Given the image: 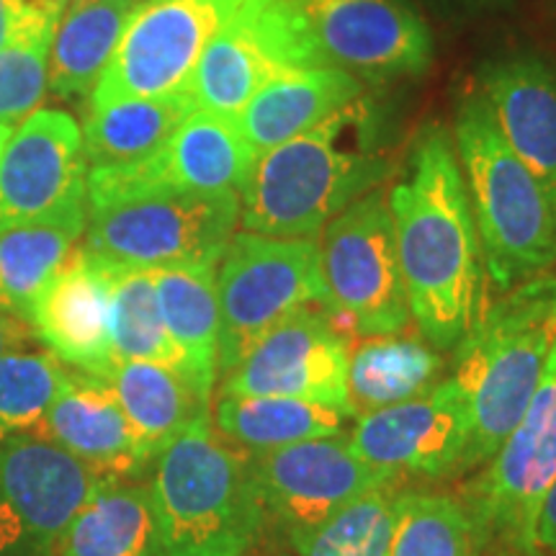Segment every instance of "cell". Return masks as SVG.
Segmentation results:
<instances>
[{
  "mask_svg": "<svg viewBox=\"0 0 556 556\" xmlns=\"http://www.w3.org/2000/svg\"><path fill=\"white\" fill-rule=\"evenodd\" d=\"M387 201L413 325L441 353L454 351L486 309L490 287L448 127L420 129Z\"/></svg>",
  "mask_w": 556,
  "mask_h": 556,
  "instance_id": "1",
  "label": "cell"
},
{
  "mask_svg": "<svg viewBox=\"0 0 556 556\" xmlns=\"http://www.w3.org/2000/svg\"><path fill=\"white\" fill-rule=\"evenodd\" d=\"M389 173L384 119L364 96L253 160L240 189V227L315 238L353 201L381 189Z\"/></svg>",
  "mask_w": 556,
  "mask_h": 556,
  "instance_id": "2",
  "label": "cell"
},
{
  "mask_svg": "<svg viewBox=\"0 0 556 556\" xmlns=\"http://www.w3.org/2000/svg\"><path fill=\"white\" fill-rule=\"evenodd\" d=\"M165 556H245L266 528L253 454L199 417L152 462L150 482Z\"/></svg>",
  "mask_w": 556,
  "mask_h": 556,
  "instance_id": "3",
  "label": "cell"
},
{
  "mask_svg": "<svg viewBox=\"0 0 556 556\" xmlns=\"http://www.w3.org/2000/svg\"><path fill=\"white\" fill-rule=\"evenodd\" d=\"M556 340V270L507 289L454 348V374L471 402L462 471L484 467L518 426Z\"/></svg>",
  "mask_w": 556,
  "mask_h": 556,
  "instance_id": "4",
  "label": "cell"
},
{
  "mask_svg": "<svg viewBox=\"0 0 556 556\" xmlns=\"http://www.w3.org/2000/svg\"><path fill=\"white\" fill-rule=\"evenodd\" d=\"M454 148L482 242L486 287L505 294L556 266V222L533 173L507 148L479 90L456 106Z\"/></svg>",
  "mask_w": 556,
  "mask_h": 556,
  "instance_id": "5",
  "label": "cell"
},
{
  "mask_svg": "<svg viewBox=\"0 0 556 556\" xmlns=\"http://www.w3.org/2000/svg\"><path fill=\"white\" fill-rule=\"evenodd\" d=\"M219 377L296 312L328 307L319 240L235 232L217 266Z\"/></svg>",
  "mask_w": 556,
  "mask_h": 556,
  "instance_id": "6",
  "label": "cell"
},
{
  "mask_svg": "<svg viewBox=\"0 0 556 556\" xmlns=\"http://www.w3.org/2000/svg\"><path fill=\"white\" fill-rule=\"evenodd\" d=\"M238 225L240 191L173 193L88 208L83 245L127 268H217Z\"/></svg>",
  "mask_w": 556,
  "mask_h": 556,
  "instance_id": "7",
  "label": "cell"
},
{
  "mask_svg": "<svg viewBox=\"0 0 556 556\" xmlns=\"http://www.w3.org/2000/svg\"><path fill=\"white\" fill-rule=\"evenodd\" d=\"M319 240L328 309L358 336H394L413 325L402 278L397 229L384 189L353 201Z\"/></svg>",
  "mask_w": 556,
  "mask_h": 556,
  "instance_id": "8",
  "label": "cell"
},
{
  "mask_svg": "<svg viewBox=\"0 0 556 556\" xmlns=\"http://www.w3.org/2000/svg\"><path fill=\"white\" fill-rule=\"evenodd\" d=\"M323 65L304 0H242L206 45L189 93L197 109L235 119L266 83Z\"/></svg>",
  "mask_w": 556,
  "mask_h": 556,
  "instance_id": "9",
  "label": "cell"
},
{
  "mask_svg": "<svg viewBox=\"0 0 556 556\" xmlns=\"http://www.w3.org/2000/svg\"><path fill=\"white\" fill-rule=\"evenodd\" d=\"M554 477L556 340L523 417L462 500L475 520L479 548L497 541L518 556H536V520Z\"/></svg>",
  "mask_w": 556,
  "mask_h": 556,
  "instance_id": "10",
  "label": "cell"
},
{
  "mask_svg": "<svg viewBox=\"0 0 556 556\" xmlns=\"http://www.w3.org/2000/svg\"><path fill=\"white\" fill-rule=\"evenodd\" d=\"M242 0H142L88 109L122 99L165 96L189 86L201 54Z\"/></svg>",
  "mask_w": 556,
  "mask_h": 556,
  "instance_id": "11",
  "label": "cell"
},
{
  "mask_svg": "<svg viewBox=\"0 0 556 556\" xmlns=\"http://www.w3.org/2000/svg\"><path fill=\"white\" fill-rule=\"evenodd\" d=\"M255 152L227 116L197 109L163 148L148 157L88 168V208L173 193L240 191Z\"/></svg>",
  "mask_w": 556,
  "mask_h": 556,
  "instance_id": "12",
  "label": "cell"
},
{
  "mask_svg": "<svg viewBox=\"0 0 556 556\" xmlns=\"http://www.w3.org/2000/svg\"><path fill=\"white\" fill-rule=\"evenodd\" d=\"M351 340L328 307L315 304L268 332L232 371L222 377L219 394L238 397H291L336 407L348 405Z\"/></svg>",
  "mask_w": 556,
  "mask_h": 556,
  "instance_id": "13",
  "label": "cell"
},
{
  "mask_svg": "<svg viewBox=\"0 0 556 556\" xmlns=\"http://www.w3.org/2000/svg\"><path fill=\"white\" fill-rule=\"evenodd\" d=\"M103 482L47 435L0 441V552L50 554Z\"/></svg>",
  "mask_w": 556,
  "mask_h": 556,
  "instance_id": "14",
  "label": "cell"
},
{
  "mask_svg": "<svg viewBox=\"0 0 556 556\" xmlns=\"http://www.w3.org/2000/svg\"><path fill=\"white\" fill-rule=\"evenodd\" d=\"M471 428L467 389L456 377H446L422 397L356 417L348 438L364 462L402 482L458 475Z\"/></svg>",
  "mask_w": 556,
  "mask_h": 556,
  "instance_id": "15",
  "label": "cell"
},
{
  "mask_svg": "<svg viewBox=\"0 0 556 556\" xmlns=\"http://www.w3.org/2000/svg\"><path fill=\"white\" fill-rule=\"evenodd\" d=\"M304 9L325 62L364 83L413 78L433 62L426 21L402 0H304Z\"/></svg>",
  "mask_w": 556,
  "mask_h": 556,
  "instance_id": "16",
  "label": "cell"
},
{
  "mask_svg": "<svg viewBox=\"0 0 556 556\" xmlns=\"http://www.w3.org/2000/svg\"><path fill=\"white\" fill-rule=\"evenodd\" d=\"M253 469L266 513L283 533L319 523L374 486L400 482L364 462L348 433L255 454Z\"/></svg>",
  "mask_w": 556,
  "mask_h": 556,
  "instance_id": "17",
  "label": "cell"
},
{
  "mask_svg": "<svg viewBox=\"0 0 556 556\" xmlns=\"http://www.w3.org/2000/svg\"><path fill=\"white\" fill-rule=\"evenodd\" d=\"M83 129L60 109H37L0 155V232L86 197Z\"/></svg>",
  "mask_w": 556,
  "mask_h": 556,
  "instance_id": "18",
  "label": "cell"
},
{
  "mask_svg": "<svg viewBox=\"0 0 556 556\" xmlns=\"http://www.w3.org/2000/svg\"><path fill=\"white\" fill-rule=\"evenodd\" d=\"M114 276V261L78 245L41 291L29 319L31 332L54 358L99 379L116 364L111 353Z\"/></svg>",
  "mask_w": 556,
  "mask_h": 556,
  "instance_id": "19",
  "label": "cell"
},
{
  "mask_svg": "<svg viewBox=\"0 0 556 556\" xmlns=\"http://www.w3.org/2000/svg\"><path fill=\"white\" fill-rule=\"evenodd\" d=\"M477 90L507 148L541 184L556 222V70L536 54H510L479 67Z\"/></svg>",
  "mask_w": 556,
  "mask_h": 556,
  "instance_id": "20",
  "label": "cell"
},
{
  "mask_svg": "<svg viewBox=\"0 0 556 556\" xmlns=\"http://www.w3.org/2000/svg\"><path fill=\"white\" fill-rule=\"evenodd\" d=\"M41 435L106 479L137 477L152 464L106 381L75 368L67 371Z\"/></svg>",
  "mask_w": 556,
  "mask_h": 556,
  "instance_id": "21",
  "label": "cell"
},
{
  "mask_svg": "<svg viewBox=\"0 0 556 556\" xmlns=\"http://www.w3.org/2000/svg\"><path fill=\"white\" fill-rule=\"evenodd\" d=\"M364 96L366 83L348 70L330 65L294 70L266 83L232 122L258 157Z\"/></svg>",
  "mask_w": 556,
  "mask_h": 556,
  "instance_id": "22",
  "label": "cell"
},
{
  "mask_svg": "<svg viewBox=\"0 0 556 556\" xmlns=\"http://www.w3.org/2000/svg\"><path fill=\"white\" fill-rule=\"evenodd\" d=\"M88 225L86 197L47 217L0 232V309L29 325L41 291L67 255L78 248Z\"/></svg>",
  "mask_w": 556,
  "mask_h": 556,
  "instance_id": "23",
  "label": "cell"
},
{
  "mask_svg": "<svg viewBox=\"0 0 556 556\" xmlns=\"http://www.w3.org/2000/svg\"><path fill=\"white\" fill-rule=\"evenodd\" d=\"M103 381L122 405L150 462L199 417L212 415V397L170 366L122 361L111 366Z\"/></svg>",
  "mask_w": 556,
  "mask_h": 556,
  "instance_id": "24",
  "label": "cell"
},
{
  "mask_svg": "<svg viewBox=\"0 0 556 556\" xmlns=\"http://www.w3.org/2000/svg\"><path fill=\"white\" fill-rule=\"evenodd\" d=\"M446 361L417 332L364 338L348 361L351 417L422 397L443 381Z\"/></svg>",
  "mask_w": 556,
  "mask_h": 556,
  "instance_id": "25",
  "label": "cell"
},
{
  "mask_svg": "<svg viewBox=\"0 0 556 556\" xmlns=\"http://www.w3.org/2000/svg\"><path fill=\"white\" fill-rule=\"evenodd\" d=\"M47 556H165L150 484L106 479Z\"/></svg>",
  "mask_w": 556,
  "mask_h": 556,
  "instance_id": "26",
  "label": "cell"
},
{
  "mask_svg": "<svg viewBox=\"0 0 556 556\" xmlns=\"http://www.w3.org/2000/svg\"><path fill=\"white\" fill-rule=\"evenodd\" d=\"M142 0H67L50 50L47 90L58 99H90Z\"/></svg>",
  "mask_w": 556,
  "mask_h": 556,
  "instance_id": "27",
  "label": "cell"
},
{
  "mask_svg": "<svg viewBox=\"0 0 556 556\" xmlns=\"http://www.w3.org/2000/svg\"><path fill=\"white\" fill-rule=\"evenodd\" d=\"M197 111L189 86L165 96L111 101L88 109L83 124V155L88 168H106L148 157L163 148L180 124Z\"/></svg>",
  "mask_w": 556,
  "mask_h": 556,
  "instance_id": "28",
  "label": "cell"
},
{
  "mask_svg": "<svg viewBox=\"0 0 556 556\" xmlns=\"http://www.w3.org/2000/svg\"><path fill=\"white\" fill-rule=\"evenodd\" d=\"M152 281L165 330L184 356L186 371L212 397L219 377L217 268H163L152 270Z\"/></svg>",
  "mask_w": 556,
  "mask_h": 556,
  "instance_id": "29",
  "label": "cell"
},
{
  "mask_svg": "<svg viewBox=\"0 0 556 556\" xmlns=\"http://www.w3.org/2000/svg\"><path fill=\"white\" fill-rule=\"evenodd\" d=\"M348 413L291 397H238L227 394L214 405V428L248 454L294 446L302 441L343 433Z\"/></svg>",
  "mask_w": 556,
  "mask_h": 556,
  "instance_id": "30",
  "label": "cell"
},
{
  "mask_svg": "<svg viewBox=\"0 0 556 556\" xmlns=\"http://www.w3.org/2000/svg\"><path fill=\"white\" fill-rule=\"evenodd\" d=\"M402 490V482L374 486L319 523L287 531L291 548L296 556H387Z\"/></svg>",
  "mask_w": 556,
  "mask_h": 556,
  "instance_id": "31",
  "label": "cell"
},
{
  "mask_svg": "<svg viewBox=\"0 0 556 556\" xmlns=\"http://www.w3.org/2000/svg\"><path fill=\"white\" fill-rule=\"evenodd\" d=\"M111 353L116 364L148 361V364L170 366L189 377L186 361L160 315L152 270L116 263L114 294H111Z\"/></svg>",
  "mask_w": 556,
  "mask_h": 556,
  "instance_id": "32",
  "label": "cell"
},
{
  "mask_svg": "<svg viewBox=\"0 0 556 556\" xmlns=\"http://www.w3.org/2000/svg\"><path fill=\"white\" fill-rule=\"evenodd\" d=\"M477 531L467 505L448 495L402 490L387 556H477Z\"/></svg>",
  "mask_w": 556,
  "mask_h": 556,
  "instance_id": "33",
  "label": "cell"
},
{
  "mask_svg": "<svg viewBox=\"0 0 556 556\" xmlns=\"http://www.w3.org/2000/svg\"><path fill=\"white\" fill-rule=\"evenodd\" d=\"M65 377V364L50 351H11L0 356V441L41 435Z\"/></svg>",
  "mask_w": 556,
  "mask_h": 556,
  "instance_id": "34",
  "label": "cell"
},
{
  "mask_svg": "<svg viewBox=\"0 0 556 556\" xmlns=\"http://www.w3.org/2000/svg\"><path fill=\"white\" fill-rule=\"evenodd\" d=\"M58 26L26 34L0 50V124H24L47 96L50 50Z\"/></svg>",
  "mask_w": 556,
  "mask_h": 556,
  "instance_id": "35",
  "label": "cell"
},
{
  "mask_svg": "<svg viewBox=\"0 0 556 556\" xmlns=\"http://www.w3.org/2000/svg\"><path fill=\"white\" fill-rule=\"evenodd\" d=\"M65 11L52 0H0V50L26 34L50 29Z\"/></svg>",
  "mask_w": 556,
  "mask_h": 556,
  "instance_id": "36",
  "label": "cell"
},
{
  "mask_svg": "<svg viewBox=\"0 0 556 556\" xmlns=\"http://www.w3.org/2000/svg\"><path fill=\"white\" fill-rule=\"evenodd\" d=\"M536 556H556V477L539 510Z\"/></svg>",
  "mask_w": 556,
  "mask_h": 556,
  "instance_id": "37",
  "label": "cell"
},
{
  "mask_svg": "<svg viewBox=\"0 0 556 556\" xmlns=\"http://www.w3.org/2000/svg\"><path fill=\"white\" fill-rule=\"evenodd\" d=\"M31 340V328L24 319L9 315L0 309V356L11 351H26V343Z\"/></svg>",
  "mask_w": 556,
  "mask_h": 556,
  "instance_id": "38",
  "label": "cell"
},
{
  "mask_svg": "<svg viewBox=\"0 0 556 556\" xmlns=\"http://www.w3.org/2000/svg\"><path fill=\"white\" fill-rule=\"evenodd\" d=\"M11 135H13V129H11V127H5V124H0V155H3L5 142H9Z\"/></svg>",
  "mask_w": 556,
  "mask_h": 556,
  "instance_id": "39",
  "label": "cell"
},
{
  "mask_svg": "<svg viewBox=\"0 0 556 556\" xmlns=\"http://www.w3.org/2000/svg\"><path fill=\"white\" fill-rule=\"evenodd\" d=\"M52 3H62V5H67V0H52Z\"/></svg>",
  "mask_w": 556,
  "mask_h": 556,
  "instance_id": "40",
  "label": "cell"
}]
</instances>
